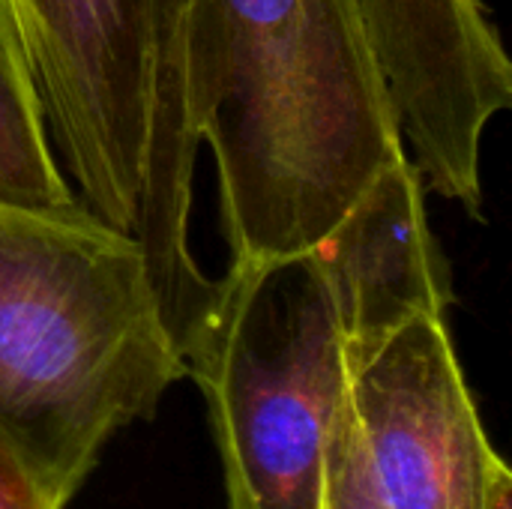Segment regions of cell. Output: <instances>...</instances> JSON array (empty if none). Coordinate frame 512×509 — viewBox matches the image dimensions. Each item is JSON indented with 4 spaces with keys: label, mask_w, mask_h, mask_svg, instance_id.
<instances>
[{
    "label": "cell",
    "mask_w": 512,
    "mask_h": 509,
    "mask_svg": "<svg viewBox=\"0 0 512 509\" xmlns=\"http://www.w3.org/2000/svg\"><path fill=\"white\" fill-rule=\"evenodd\" d=\"M183 117L234 264L312 249L405 156L360 0H186Z\"/></svg>",
    "instance_id": "obj_1"
},
{
    "label": "cell",
    "mask_w": 512,
    "mask_h": 509,
    "mask_svg": "<svg viewBox=\"0 0 512 509\" xmlns=\"http://www.w3.org/2000/svg\"><path fill=\"white\" fill-rule=\"evenodd\" d=\"M0 509H66L30 459L0 432Z\"/></svg>",
    "instance_id": "obj_9"
},
{
    "label": "cell",
    "mask_w": 512,
    "mask_h": 509,
    "mask_svg": "<svg viewBox=\"0 0 512 509\" xmlns=\"http://www.w3.org/2000/svg\"><path fill=\"white\" fill-rule=\"evenodd\" d=\"M0 201L39 210L81 204L57 162L21 45L0 9Z\"/></svg>",
    "instance_id": "obj_7"
},
{
    "label": "cell",
    "mask_w": 512,
    "mask_h": 509,
    "mask_svg": "<svg viewBox=\"0 0 512 509\" xmlns=\"http://www.w3.org/2000/svg\"><path fill=\"white\" fill-rule=\"evenodd\" d=\"M327 509H390L372 486V477L366 471L351 414L345 405V417L339 423L333 450H330V468H327Z\"/></svg>",
    "instance_id": "obj_8"
},
{
    "label": "cell",
    "mask_w": 512,
    "mask_h": 509,
    "mask_svg": "<svg viewBox=\"0 0 512 509\" xmlns=\"http://www.w3.org/2000/svg\"><path fill=\"white\" fill-rule=\"evenodd\" d=\"M228 509H327L351 345L312 252L228 264L180 336Z\"/></svg>",
    "instance_id": "obj_3"
},
{
    "label": "cell",
    "mask_w": 512,
    "mask_h": 509,
    "mask_svg": "<svg viewBox=\"0 0 512 509\" xmlns=\"http://www.w3.org/2000/svg\"><path fill=\"white\" fill-rule=\"evenodd\" d=\"M426 183L411 156L390 162L309 252L333 294L351 351L423 315H447L453 279L429 228Z\"/></svg>",
    "instance_id": "obj_6"
},
{
    "label": "cell",
    "mask_w": 512,
    "mask_h": 509,
    "mask_svg": "<svg viewBox=\"0 0 512 509\" xmlns=\"http://www.w3.org/2000/svg\"><path fill=\"white\" fill-rule=\"evenodd\" d=\"M78 201L135 234L153 123V0H0Z\"/></svg>",
    "instance_id": "obj_4"
},
{
    "label": "cell",
    "mask_w": 512,
    "mask_h": 509,
    "mask_svg": "<svg viewBox=\"0 0 512 509\" xmlns=\"http://www.w3.org/2000/svg\"><path fill=\"white\" fill-rule=\"evenodd\" d=\"M351 426L390 509H492L512 483L453 348L447 315H423L351 351Z\"/></svg>",
    "instance_id": "obj_5"
},
{
    "label": "cell",
    "mask_w": 512,
    "mask_h": 509,
    "mask_svg": "<svg viewBox=\"0 0 512 509\" xmlns=\"http://www.w3.org/2000/svg\"><path fill=\"white\" fill-rule=\"evenodd\" d=\"M186 363L141 240L84 204L0 201V432L69 504Z\"/></svg>",
    "instance_id": "obj_2"
},
{
    "label": "cell",
    "mask_w": 512,
    "mask_h": 509,
    "mask_svg": "<svg viewBox=\"0 0 512 509\" xmlns=\"http://www.w3.org/2000/svg\"><path fill=\"white\" fill-rule=\"evenodd\" d=\"M492 509H512V483L501 489V495L495 498V507Z\"/></svg>",
    "instance_id": "obj_10"
}]
</instances>
